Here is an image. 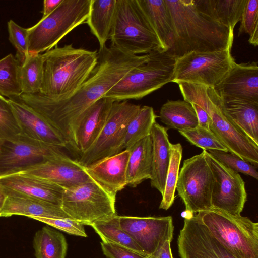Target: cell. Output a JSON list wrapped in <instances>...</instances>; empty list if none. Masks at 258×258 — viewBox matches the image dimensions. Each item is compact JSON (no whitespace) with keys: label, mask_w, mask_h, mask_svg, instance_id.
<instances>
[{"label":"cell","mask_w":258,"mask_h":258,"mask_svg":"<svg viewBox=\"0 0 258 258\" xmlns=\"http://www.w3.org/2000/svg\"><path fill=\"white\" fill-rule=\"evenodd\" d=\"M98 63L89 78L69 98L50 99L40 93L22 94L19 99L43 116L76 150L75 131L81 115L131 70L144 63L149 53L134 55L112 46L99 50Z\"/></svg>","instance_id":"1"},{"label":"cell","mask_w":258,"mask_h":258,"mask_svg":"<svg viewBox=\"0 0 258 258\" xmlns=\"http://www.w3.org/2000/svg\"><path fill=\"white\" fill-rule=\"evenodd\" d=\"M165 2L173 29V44L167 52L172 56L231 49L233 31L201 12L194 0Z\"/></svg>","instance_id":"2"},{"label":"cell","mask_w":258,"mask_h":258,"mask_svg":"<svg viewBox=\"0 0 258 258\" xmlns=\"http://www.w3.org/2000/svg\"><path fill=\"white\" fill-rule=\"evenodd\" d=\"M43 75L40 92L53 100L72 96L96 66V51L77 48L72 44L55 46L43 53Z\"/></svg>","instance_id":"3"},{"label":"cell","mask_w":258,"mask_h":258,"mask_svg":"<svg viewBox=\"0 0 258 258\" xmlns=\"http://www.w3.org/2000/svg\"><path fill=\"white\" fill-rule=\"evenodd\" d=\"M183 100L195 103L208 114L209 128L228 151L257 167L258 144L230 119L222 107V98L214 88L200 84H178Z\"/></svg>","instance_id":"4"},{"label":"cell","mask_w":258,"mask_h":258,"mask_svg":"<svg viewBox=\"0 0 258 258\" xmlns=\"http://www.w3.org/2000/svg\"><path fill=\"white\" fill-rule=\"evenodd\" d=\"M111 46L134 55L165 52L138 0H116Z\"/></svg>","instance_id":"5"},{"label":"cell","mask_w":258,"mask_h":258,"mask_svg":"<svg viewBox=\"0 0 258 258\" xmlns=\"http://www.w3.org/2000/svg\"><path fill=\"white\" fill-rule=\"evenodd\" d=\"M196 215L236 258H258V223L212 208Z\"/></svg>","instance_id":"6"},{"label":"cell","mask_w":258,"mask_h":258,"mask_svg":"<svg viewBox=\"0 0 258 258\" xmlns=\"http://www.w3.org/2000/svg\"><path fill=\"white\" fill-rule=\"evenodd\" d=\"M175 58L167 52L149 53L144 63L131 70L104 97L114 101L144 97L172 81Z\"/></svg>","instance_id":"7"},{"label":"cell","mask_w":258,"mask_h":258,"mask_svg":"<svg viewBox=\"0 0 258 258\" xmlns=\"http://www.w3.org/2000/svg\"><path fill=\"white\" fill-rule=\"evenodd\" d=\"M91 0H62L57 8L28 28V53L40 54L57 46L66 35L85 23Z\"/></svg>","instance_id":"8"},{"label":"cell","mask_w":258,"mask_h":258,"mask_svg":"<svg viewBox=\"0 0 258 258\" xmlns=\"http://www.w3.org/2000/svg\"><path fill=\"white\" fill-rule=\"evenodd\" d=\"M231 50L191 52L176 58L171 82L215 87L222 81L235 62Z\"/></svg>","instance_id":"9"},{"label":"cell","mask_w":258,"mask_h":258,"mask_svg":"<svg viewBox=\"0 0 258 258\" xmlns=\"http://www.w3.org/2000/svg\"><path fill=\"white\" fill-rule=\"evenodd\" d=\"M115 201L91 180L64 189L61 208L72 219L90 226L117 215Z\"/></svg>","instance_id":"10"},{"label":"cell","mask_w":258,"mask_h":258,"mask_svg":"<svg viewBox=\"0 0 258 258\" xmlns=\"http://www.w3.org/2000/svg\"><path fill=\"white\" fill-rule=\"evenodd\" d=\"M141 107L127 101H114L101 133L93 144L81 154L78 162L86 167L122 151L127 126Z\"/></svg>","instance_id":"11"},{"label":"cell","mask_w":258,"mask_h":258,"mask_svg":"<svg viewBox=\"0 0 258 258\" xmlns=\"http://www.w3.org/2000/svg\"><path fill=\"white\" fill-rule=\"evenodd\" d=\"M213 183V175L204 150L183 161L176 190L185 205L186 212L193 214L212 208Z\"/></svg>","instance_id":"12"},{"label":"cell","mask_w":258,"mask_h":258,"mask_svg":"<svg viewBox=\"0 0 258 258\" xmlns=\"http://www.w3.org/2000/svg\"><path fill=\"white\" fill-rule=\"evenodd\" d=\"M61 149L21 133L0 140V175L20 171L64 154Z\"/></svg>","instance_id":"13"},{"label":"cell","mask_w":258,"mask_h":258,"mask_svg":"<svg viewBox=\"0 0 258 258\" xmlns=\"http://www.w3.org/2000/svg\"><path fill=\"white\" fill-rule=\"evenodd\" d=\"M204 151L214 178L212 208L231 215H241L247 196L243 179L239 173L223 165L207 150Z\"/></svg>","instance_id":"14"},{"label":"cell","mask_w":258,"mask_h":258,"mask_svg":"<svg viewBox=\"0 0 258 258\" xmlns=\"http://www.w3.org/2000/svg\"><path fill=\"white\" fill-rule=\"evenodd\" d=\"M120 227L147 256L150 257L167 241H171L174 226L171 216H118Z\"/></svg>","instance_id":"15"},{"label":"cell","mask_w":258,"mask_h":258,"mask_svg":"<svg viewBox=\"0 0 258 258\" xmlns=\"http://www.w3.org/2000/svg\"><path fill=\"white\" fill-rule=\"evenodd\" d=\"M177 246L180 258H236L210 233L196 215L185 218Z\"/></svg>","instance_id":"16"},{"label":"cell","mask_w":258,"mask_h":258,"mask_svg":"<svg viewBox=\"0 0 258 258\" xmlns=\"http://www.w3.org/2000/svg\"><path fill=\"white\" fill-rule=\"evenodd\" d=\"M18 172L46 180L64 189L71 188L92 180L84 167L65 154Z\"/></svg>","instance_id":"17"},{"label":"cell","mask_w":258,"mask_h":258,"mask_svg":"<svg viewBox=\"0 0 258 258\" xmlns=\"http://www.w3.org/2000/svg\"><path fill=\"white\" fill-rule=\"evenodd\" d=\"M223 99L258 103L257 62L234 63L222 81L214 88Z\"/></svg>","instance_id":"18"},{"label":"cell","mask_w":258,"mask_h":258,"mask_svg":"<svg viewBox=\"0 0 258 258\" xmlns=\"http://www.w3.org/2000/svg\"><path fill=\"white\" fill-rule=\"evenodd\" d=\"M8 100L21 134L61 148L67 146L61 134L40 114L19 98Z\"/></svg>","instance_id":"19"},{"label":"cell","mask_w":258,"mask_h":258,"mask_svg":"<svg viewBox=\"0 0 258 258\" xmlns=\"http://www.w3.org/2000/svg\"><path fill=\"white\" fill-rule=\"evenodd\" d=\"M130 152L124 150L84 169L89 177L111 197L127 186L126 168Z\"/></svg>","instance_id":"20"},{"label":"cell","mask_w":258,"mask_h":258,"mask_svg":"<svg viewBox=\"0 0 258 258\" xmlns=\"http://www.w3.org/2000/svg\"><path fill=\"white\" fill-rule=\"evenodd\" d=\"M6 191L48 202L61 207L64 189L46 180L15 172L0 175Z\"/></svg>","instance_id":"21"},{"label":"cell","mask_w":258,"mask_h":258,"mask_svg":"<svg viewBox=\"0 0 258 258\" xmlns=\"http://www.w3.org/2000/svg\"><path fill=\"white\" fill-rule=\"evenodd\" d=\"M114 100L103 97L93 103L81 115L76 124V151L82 154L95 142L108 118Z\"/></svg>","instance_id":"22"},{"label":"cell","mask_w":258,"mask_h":258,"mask_svg":"<svg viewBox=\"0 0 258 258\" xmlns=\"http://www.w3.org/2000/svg\"><path fill=\"white\" fill-rule=\"evenodd\" d=\"M7 198L0 217L22 215L32 218H70L61 207L37 199L6 191Z\"/></svg>","instance_id":"23"},{"label":"cell","mask_w":258,"mask_h":258,"mask_svg":"<svg viewBox=\"0 0 258 258\" xmlns=\"http://www.w3.org/2000/svg\"><path fill=\"white\" fill-rule=\"evenodd\" d=\"M150 136L152 142L151 185L162 196L170 160V142L167 128L156 122L152 128Z\"/></svg>","instance_id":"24"},{"label":"cell","mask_w":258,"mask_h":258,"mask_svg":"<svg viewBox=\"0 0 258 258\" xmlns=\"http://www.w3.org/2000/svg\"><path fill=\"white\" fill-rule=\"evenodd\" d=\"M126 168L127 185L135 187L152 174V142L150 135L138 141L129 149Z\"/></svg>","instance_id":"25"},{"label":"cell","mask_w":258,"mask_h":258,"mask_svg":"<svg viewBox=\"0 0 258 258\" xmlns=\"http://www.w3.org/2000/svg\"><path fill=\"white\" fill-rule=\"evenodd\" d=\"M222 107L234 124L258 144V103L222 98Z\"/></svg>","instance_id":"26"},{"label":"cell","mask_w":258,"mask_h":258,"mask_svg":"<svg viewBox=\"0 0 258 258\" xmlns=\"http://www.w3.org/2000/svg\"><path fill=\"white\" fill-rule=\"evenodd\" d=\"M164 50L172 47L173 29L171 16L165 0H138Z\"/></svg>","instance_id":"27"},{"label":"cell","mask_w":258,"mask_h":258,"mask_svg":"<svg viewBox=\"0 0 258 258\" xmlns=\"http://www.w3.org/2000/svg\"><path fill=\"white\" fill-rule=\"evenodd\" d=\"M197 9L234 31L240 22L246 0H194Z\"/></svg>","instance_id":"28"},{"label":"cell","mask_w":258,"mask_h":258,"mask_svg":"<svg viewBox=\"0 0 258 258\" xmlns=\"http://www.w3.org/2000/svg\"><path fill=\"white\" fill-rule=\"evenodd\" d=\"M116 0H91L90 12L85 23L99 42V50L106 46L111 30Z\"/></svg>","instance_id":"29"},{"label":"cell","mask_w":258,"mask_h":258,"mask_svg":"<svg viewBox=\"0 0 258 258\" xmlns=\"http://www.w3.org/2000/svg\"><path fill=\"white\" fill-rule=\"evenodd\" d=\"M161 121L169 128L178 131L194 128L198 126L196 112L192 105L185 100H168L161 107Z\"/></svg>","instance_id":"30"},{"label":"cell","mask_w":258,"mask_h":258,"mask_svg":"<svg viewBox=\"0 0 258 258\" xmlns=\"http://www.w3.org/2000/svg\"><path fill=\"white\" fill-rule=\"evenodd\" d=\"M33 246L36 258H66L68 243L63 234L44 226L34 235Z\"/></svg>","instance_id":"31"},{"label":"cell","mask_w":258,"mask_h":258,"mask_svg":"<svg viewBox=\"0 0 258 258\" xmlns=\"http://www.w3.org/2000/svg\"><path fill=\"white\" fill-rule=\"evenodd\" d=\"M118 216L116 215L97 221L90 226L100 236L102 241L114 243L145 255L133 238L120 227Z\"/></svg>","instance_id":"32"},{"label":"cell","mask_w":258,"mask_h":258,"mask_svg":"<svg viewBox=\"0 0 258 258\" xmlns=\"http://www.w3.org/2000/svg\"><path fill=\"white\" fill-rule=\"evenodd\" d=\"M44 54L29 53L20 65L19 77L22 94L39 93L41 88L43 75Z\"/></svg>","instance_id":"33"},{"label":"cell","mask_w":258,"mask_h":258,"mask_svg":"<svg viewBox=\"0 0 258 258\" xmlns=\"http://www.w3.org/2000/svg\"><path fill=\"white\" fill-rule=\"evenodd\" d=\"M157 117L158 116L152 107H141L137 114L130 121L127 126L123 140V150L129 149L138 141L150 135Z\"/></svg>","instance_id":"34"},{"label":"cell","mask_w":258,"mask_h":258,"mask_svg":"<svg viewBox=\"0 0 258 258\" xmlns=\"http://www.w3.org/2000/svg\"><path fill=\"white\" fill-rule=\"evenodd\" d=\"M20 63L9 54L0 59V95L8 99L19 98L22 94L20 77Z\"/></svg>","instance_id":"35"},{"label":"cell","mask_w":258,"mask_h":258,"mask_svg":"<svg viewBox=\"0 0 258 258\" xmlns=\"http://www.w3.org/2000/svg\"><path fill=\"white\" fill-rule=\"evenodd\" d=\"M170 160L167 171L165 188L159 209L168 210L174 203L175 192L182 157V147L180 143L170 145Z\"/></svg>","instance_id":"36"},{"label":"cell","mask_w":258,"mask_h":258,"mask_svg":"<svg viewBox=\"0 0 258 258\" xmlns=\"http://www.w3.org/2000/svg\"><path fill=\"white\" fill-rule=\"evenodd\" d=\"M178 132L192 145L203 150L228 151L226 148L209 128L198 126L194 128Z\"/></svg>","instance_id":"37"},{"label":"cell","mask_w":258,"mask_h":258,"mask_svg":"<svg viewBox=\"0 0 258 258\" xmlns=\"http://www.w3.org/2000/svg\"><path fill=\"white\" fill-rule=\"evenodd\" d=\"M238 30V36L243 33L249 36L248 42L256 46L258 44V0H246Z\"/></svg>","instance_id":"38"},{"label":"cell","mask_w":258,"mask_h":258,"mask_svg":"<svg viewBox=\"0 0 258 258\" xmlns=\"http://www.w3.org/2000/svg\"><path fill=\"white\" fill-rule=\"evenodd\" d=\"M220 162L231 169L239 173L258 179L256 167L228 151L217 150H207Z\"/></svg>","instance_id":"39"},{"label":"cell","mask_w":258,"mask_h":258,"mask_svg":"<svg viewBox=\"0 0 258 258\" xmlns=\"http://www.w3.org/2000/svg\"><path fill=\"white\" fill-rule=\"evenodd\" d=\"M9 39L16 50V58L20 64L28 55V28H23L13 20L7 23Z\"/></svg>","instance_id":"40"},{"label":"cell","mask_w":258,"mask_h":258,"mask_svg":"<svg viewBox=\"0 0 258 258\" xmlns=\"http://www.w3.org/2000/svg\"><path fill=\"white\" fill-rule=\"evenodd\" d=\"M20 133L8 99L0 95V140Z\"/></svg>","instance_id":"41"},{"label":"cell","mask_w":258,"mask_h":258,"mask_svg":"<svg viewBox=\"0 0 258 258\" xmlns=\"http://www.w3.org/2000/svg\"><path fill=\"white\" fill-rule=\"evenodd\" d=\"M36 220L69 234L86 237L84 225L70 218L33 217Z\"/></svg>","instance_id":"42"},{"label":"cell","mask_w":258,"mask_h":258,"mask_svg":"<svg viewBox=\"0 0 258 258\" xmlns=\"http://www.w3.org/2000/svg\"><path fill=\"white\" fill-rule=\"evenodd\" d=\"M100 244L104 255L107 258H150L111 242L102 241Z\"/></svg>","instance_id":"43"},{"label":"cell","mask_w":258,"mask_h":258,"mask_svg":"<svg viewBox=\"0 0 258 258\" xmlns=\"http://www.w3.org/2000/svg\"><path fill=\"white\" fill-rule=\"evenodd\" d=\"M196 112L198 121V126L209 128L211 118L207 112L199 105L191 103Z\"/></svg>","instance_id":"44"},{"label":"cell","mask_w":258,"mask_h":258,"mask_svg":"<svg viewBox=\"0 0 258 258\" xmlns=\"http://www.w3.org/2000/svg\"><path fill=\"white\" fill-rule=\"evenodd\" d=\"M167 241L164 245L150 256V258H173L170 243Z\"/></svg>","instance_id":"45"},{"label":"cell","mask_w":258,"mask_h":258,"mask_svg":"<svg viewBox=\"0 0 258 258\" xmlns=\"http://www.w3.org/2000/svg\"><path fill=\"white\" fill-rule=\"evenodd\" d=\"M62 0H44L43 9L42 11V17H45L54 11L60 5Z\"/></svg>","instance_id":"46"},{"label":"cell","mask_w":258,"mask_h":258,"mask_svg":"<svg viewBox=\"0 0 258 258\" xmlns=\"http://www.w3.org/2000/svg\"><path fill=\"white\" fill-rule=\"evenodd\" d=\"M6 190L3 185L0 183V213L7 198Z\"/></svg>","instance_id":"47"}]
</instances>
